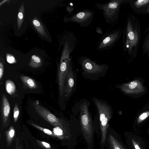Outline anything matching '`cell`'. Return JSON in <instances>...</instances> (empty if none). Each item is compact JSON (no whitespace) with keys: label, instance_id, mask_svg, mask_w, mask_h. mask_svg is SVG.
Returning <instances> with one entry per match:
<instances>
[{"label":"cell","instance_id":"13","mask_svg":"<svg viewBox=\"0 0 149 149\" xmlns=\"http://www.w3.org/2000/svg\"><path fill=\"white\" fill-rule=\"evenodd\" d=\"M6 134L7 142L10 144L15 136V130L14 128L12 126H10Z\"/></svg>","mask_w":149,"mask_h":149},{"label":"cell","instance_id":"22","mask_svg":"<svg viewBox=\"0 0 149 149\" xmlns=\"http://www.w3.org/2000/svg\"><path fill=\"white\" fill-rule=\"evenodd\" d=\"M118 6V4L117 2H111L109 3L108 6V7L110 9H114L117 8Z\"/></svg>","mask_w":149,"mask_h":149},{"label":"cell","instance_id":"8","mask_svg":"<svg viewBox=\"0 0 149 149\" xmlns=\"http://www.w3.org/2000/svg\"><path fill=\"white\" fill-rule=\"evenodd\" d=\"M20 78L25 86L31 89L37 88L38 85L35 81L31 78L24 75H21Z\"/></svg>","mask_w":149,"mask_h":149},{"label":"cell","instance_id":"26","mask_svg":"<svg viewBox=\"0 0 149 149\" xmlns=\"http://www.w3.org/2000/svg\"><path fill=\"white\" fill-rule=\"evenodd\" d=\"M40 144L46 149H50L51 147L50 144L47 142L43 141H39Z\"/></svg>","mask_w":149,"mask_h":149},{"label":"cell","instance_id":"16","mask_svg":"<svg viewBox=\"0 0 149 149\" xmlns=\"http://www.w3.org/2000/svg\"><path fill=\"white\" fill-rule=\"evenodd\" d=\"M19 113V109L17 103H16L13 109V118L15 122H16L18 118Z\"/></svg>","mask_w":149,"mask_h":149},{"label":"cell","instance_id":"29","mask_svg":"<svg viewBox=\"0 0 149 149\" xmlns=\"http://www.w3.org/2000/svg\"><path fill=\"white\" fill-rule=\"evenodd\" d=\"M16 149H19V148H17Z\"/></svg>","mask_w":149,"mask_h":149},{"label":"cell","instance_id":"3","mask_svg":"<svg viewBox=\"0 0 149 149\" xmlns=\"http://www.w3.org/2000/svg\"><path fill=\"white\" fill-rule=\"evenodd\" d=\"M33 105L36 111L42 118L53 126L59 127L65 132H66V124L63 121L56 117L49 111L37 102H33Z\"/></svg>","mask_w":149,"mask_h":149},{"label":"cell","instance_id":"24","mask_svg":"<svg viewBox=\"0 0 149 149\" xmlns=\"http://www.w3.org/2000/svg\"><path fill=\"white\" fill-rule=\"evenodd\" d=\"M4 73V67L3 63L1 62L0 63V80L2 79Z\"/></svg>","mask_w":149,"mask_h":149},{"label":"cell","instance_id":"4","mask_svg":"<svg viewBox=\"0 0 149 149\" xmlns=\"http://www.w3.org/2000/svg\"><path fill=\"white\" fill-rule=\"evenodd\" d=\"M69 60L61 61L58 68L57 78L59 93L62 97L64 94L66 81L70 67Z\"/></svg>","mask_w":149,"mask_h":149},{"label":"cell","instance_id":"1","mask_svg":"<svg viewBox=\"0 0 149 149\" xmlns=\"http://www.w3.org/2000/svg\"><path fill=\"white\" fill-rule=\"evenodd\" d=\"M93 101L97 108L100 116L101 132L100 148L103 149L105 145L109 121L112 118V111L108 104L96 98H94Z\"/></svg>","mask_w":149,"mask_h":149},{"label":"cell","instance_id":"25","mask_svg":"<svg viewBox=\"0 0 149 149\" xmlns=\"http://www.w3.org/2000/svg\"><path fill=\"white\" fill-rule=\"evenodd\" d=\"M129 39L131 41H133L134 39V35L133 32L130 31L128 34Z\"/></svg>","mask_w":149,"mask_h":149},{"label":"cell","instance_id":"9","mask_svg":"<svg viewBox=\"0 0 149 149\" xmlns=\"http://www.w3.org/2000/svg\"><path fill=\"white\" fill-rule=\"evenodd\" d=\"M109 141L112 149H125L120 143L111 134L109 136Z\"/></svg>","mask_w":149,"mask_h":149},{"label":"cell","instance_id":"17","mask_svg":"<svg viewBox=\"0 0 149 149\" xmlns=\"http://www.w3.org/2000/svg\"><path fill=\"white\" fill-rule=\"evenodd\" d=\"M23 8V7L22 8V7L20 8L21 9H20V11L18 14L17 25L18 29L20 28L23 21V12L22 11Z\"/></svg>","mask_w":149,"mask_h":149},{"label":"cell","instance_id":"10","mask_svg":"<svg viewBox=\"0 0 149 149\" xmlns=\"http://www.w3.org/2000/svg\"><path fill=\"white\" fill-rule=\"evenodd\" d=\"M42 62L40 57L35 55L32 56L29 65L33 68H37L40 67L42 65Z\"/></svg>","mask_w":149,"mask_h":149},{"label":"cell","instance_id":"28","mask_svg":"<svg viewBox=\"0 0 149 149\" xmlns=\"http://www.w3.org/2000/svg\"><path fill=\"white\" fill-rule=\"evenodd\" d=\"M137 84V83L136 82H132L129 85V88L131 89H133L136 86Z\"/></svg>","mask_w":149,"mask_h":149},{"label":"cell","instance_id":"19","mask_svg":"<svg viewBox=\"0 0 149 149\" xmlns=\"http://www.w3.org/2000/svg\"><path fill=\"white\" fill-rule=\"evenodd\" d=\"M149 3V0H139L136 1L134 3L136 6L139 7L144 6Z\"/></svg>","mask_w":149,"mask_h":149},{"label":"cell","instance_id":"18","mask_svg":"<svg viewBox=\"0 0 149 149\" xmlns=\"http://www.w3.org/2000/svg\"><path fill=\"white\" fill-rule=\"evenodd\" d=\"M53 132L57 137H60V136H62L63 134V129L58 126L54 128L53 129Z\"/></svg>","mask_w":149,"mask_h":149},{"label":"cell","instance_id":"15","mask_svg":"<svg viewBox=\"0 0 149 149\" xmlns=\"http://www.w3.org/2000/svg\"><path fill=\"white\" fill-rule=\"evenodd\" d=\"M115 35H111L105 38L103 40L101 44L102 46H106L113 42L115 38Z\"/></svg>","mask_w":149,"mask_h":149},{"label":"cell","instance_id":"27","mask_svg":"<svg viewBox=\"0 0 149 149\" xmlns=\"http://www.w3.org/2000/svg\"><path fill=\"white\" fill-rule=\"evenodd\" d=\"M132 141L135 149H141L139 144L134 139H132Z\"/></svg>","mask_w":149,"mask_h":149},{"label":"cell","instance_id":"5","mask_svg":"<svg viewBox=\"0 0 149 149\" xmlns=\"http://www.w3.org/2000/svg\"><path fill=\"white\" fill-rule=\"evenodd\" d=\"M81 64L84 72L87 74H94L102 72L104 70L103 65H99L88 58L82 60Z\"/></svg>","mask_w":149,"mask_h":149},{"label":"cell","instance_id":"6","mask_svg":"<svg viewBox=\"0 0 149 149\" xmlns=\"http://www.w3.org/2000/svg\"><path fill=\"white\" fill-rule=\"evenodd\" d=\"M74 84V77L72 68L70 66L67 77L65 86L64 94L66 97L71 95Z\"/></svg>","mask_w":149,"mask_h":149},{"label":"cell","instance_id":"12","mask_svg":"<svg viewBox=\"0 0 149 149\" xmlns=\"http://www.w3.org/2000/svg\"><path fill=\"white\" fill-rule=\"evenodd\" d=\"M5 87L7 92L10 95L13 94L16 90V87L14 83L11 80H6L5 83Z\"/></svg>","mask_w":149,"mask_h":149},{"label":"cell","instance_id":"21","mask_svg":"<svg viewBox=\"0 0 149 149\" xmlns=\"http://www.w3.org/2000/svg\"><path fill=\"white\" fill-rule=\"evenodd\" d=\"M7 62L10 63H13L16 62L14 57L10 55H8L6 57Z\"/></svg>","mask_w":149,"mask_h":149},{"label":"cell","instance_id":"7","mask_svg":"<svg viewBox=\"0 0 149 149\" xmlns=\"http://www.w3.org/2000/svg\"><path fill=\"white\" fill-rule=\"evenodd\" d=\"M10 111V107L8 100L4 94H3L1 102V112L3 124L7 122Z\"/></svg>","mask_w":149,"mask_h":149},{"label":"cell","instance_id":"14","mask_svg":"<svg viewBox=\"0 0 149 149\" xmlns=\"http://www.w3.org/2000/svg\"><path fill=\"white\" fill-rule=\"evenodd\" d=\"M31 124L34 127L42 131L48 135H51L53 137H57L56 135L49 130L40 127L33 123H31Z\"/></svg>","mask_w":149,"mask_h":149},{"label":"cell","instance_id":"11","mask_svg":"<svg viewBox=\"0 0 149 149\" xmlns=\"http://www.w3.org/2000/svg\"><path fill=\"white\" fill-rule=\"evenodd\" d=\"M33 24L36 30L41 35L47 37L45 29L40 22L34 19L33 20Z\"/></svg>","mask_w":149,"mask_h":149},{"label":"cell","instance_id":"20","mask_svg":"<svg viewBox=\"0 0 149 149\" xmlns=\"http://www.w3.org/2000/svg\"><path fill=\"white\" fill-rule=\"evenodd\" d=\"M87 14L84 12H81L79 13L76 15V17L77 18L80 19H85L87 17Z\"/></svg>","mask_w":149,"mask_h":149},{"label":"cell","instance_id":"23","mask_svg":"<svg viewBox=\"0 0 149 149\" xmlns=\"http://www.w3.org/2000/svg\"><path fill=\"white\" fill-rule=\"evenodd\" d=\"M148 114L146 113H144L141 114L139 117L138 122L140 123L142 120L146 118L148 116Z\"/></svg>","mask_w":149,"mask_h":149},{"label":"cell","instance_id":"30","mask_svg":"<svg viewBox=\"0 0 149 149\" xmlns=\"http://www.w3.org/2000/svg\"><path fill=\"white\" fill-rule=\"evenodd\" d=\"M148 11H149V10H148Z\"/></svg>","mask_w":149,"mask_h":149},{"label":"cell","instance_id":"2","mask_svg":"<svg viewBox=\"0 0 149 149\" xmlns=\"http://www.w3.org/2000/svg\"><path fill=\"white\" fill-rule=\"evenodd\" d=\"M86 102L80 106V117L81 129L84 138L88 144H90L93 139V128L91 117Z\"/></svg>","mask_w":149,"mask_h":149}]
</instances>
